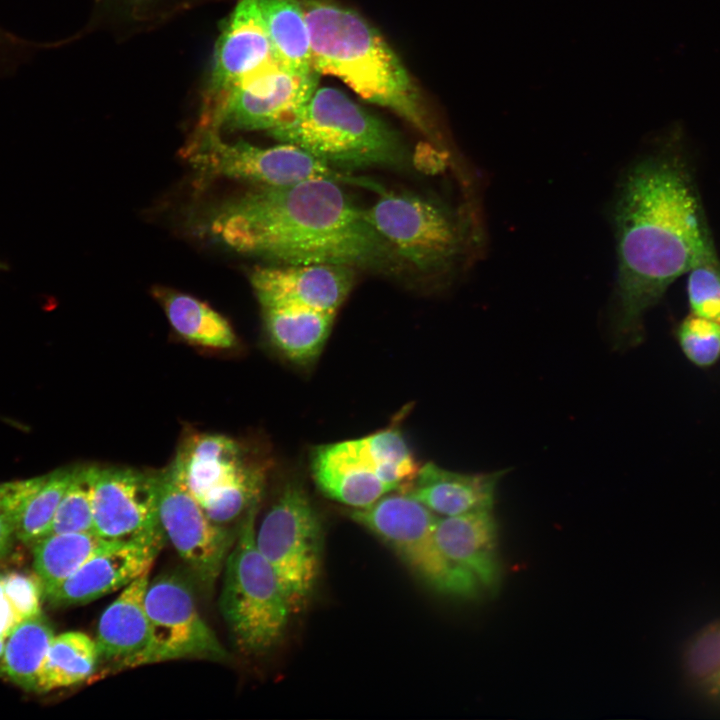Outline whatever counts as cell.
<instances>
[{"label": "cell", "instance_id": "f1b7e54d", "mask_svg": "<svg viewBox=\"0 0 720 720\" xmlns=\"http://www.w3.org/2000/svg\"><path fill=\"white\" fill-rule=\"evenodd\" d=\"M354 440L384 481L397 489L414 480L419 467L400 430L391 427Z\"/></svg>", "mask_w": 720, "mask_h": 720}, {"label": "cell", "instance_id": "83f0119b", "mask_svg": "<svg viewBox=\"0 0 720 720\" xmlns=\"http://www.w3.org/2000/svg\"><path fill=\"white\" fill-rule=\"evenodd\" d=\"M682 671L691 688L720 707V618L690 637L682 653Z\"/></svg>", "mask_w": 720, "mask_h": 720}, {"label": "cell", "instance_id": "52a82bcc", "mask_svg": "<svg viewBox=\"0 0 720 720\" xmlns=\"http://www.w3.org/2000/svg\"><path fill=\"white\" fill-rule=\"evenodd\" d=\"M349 516L389 546L432 589L458 597L481 591L442 552L435 533L439 516L409 493H388L368 507L351 509Z\"/></svg>", "mask_w": 720, "mask_h": 720}, {"label": "cell", "instance_id": "d6986e66", "mask_svg": "<svg viewBox=\"0 0 720 720\" xmlns=\"http://www.w3.org/2000/svg\"><path fill=\"white\" fill-rule=\"evenodd\" d=\"M435 533L447 559L475 580L481 590L494 592L498 588L501 568L492 511L440 516Z\"/></svg>", "mask_w": 720, "mask_h": 720}, {"label": "cell", "instance_id": "ac0fdd59", "mask_svg": "<svg viewBox=\"0 0 720 720\" xmlns=\"http://www.w3.org/2000/svg\"><path fill=\"white\" fill-rule=\"evenodd\" d=\"M311 472L324 496L351 509L368 507L396 490L373 469L354 439L314 449Z\"/></svg>", "mask_w": 720, "mask_h": 720}, {"label": "cell", "instance_id": "7c38bea8", "mask_svg": "<svg viewBox=\"0 0 720 720\" xmlns=\"http://www.w3.org/2000/svg\"><path fill=\"white\" fill-rule=\"evenodd\" d=\"M145 609L149 643L141 665L226 657L225 649L197 609L190 584L180 574L166 573L149 581Z\"/></svg>", "mask_w": 720, "mask_h": 720}, {"label": "cell", "instance_id": "4dcf8cb0", "mask_svg": "<svg viewBox=\"0 0 720 720\" xmlns=\"http://www.w3.org/2000/svg\"><path fill=\"white\" fill-rule=\"evenodd\" d=\"M73 532H94L88 466L75 467L73 478L56 513L49 527L39 539Z\"/></svg>", "mask_w": 720, "mask_h": 720}, {"label": "cell", "instance_id": "8992f818", "mask_svg": "<svg viewBox=\"0 0 720 720\" xmlns=\"http://www.w3.org/2000/svg\"><path fill=\"white\" fill-rule=\"evenodd\" d=\"M366 216L402 264L439 274L451 270L481 230L472 215L409 192L382 191Z\"/></svg>", "mask_w": 720, "mask_h": 720}, {"label": "cell", "instance_id": "e0dca14e", "mask_svg": "<svg viewBox=\"0 0 720 720\" xmlns=\"http://www.w3.org/2000/svg\"><path fill=\"white\" fill-rule=\"evenodd\" d=\"M163 545L116 542L92 556L44 598L53 606L82 605L125 588L149 573Z\"/></svg>", "mask_w": 720, "mask_h": 720}, {"label": "cell", "instance_id": "277c9868", "mask_svg": "<svg viewBox=\"0 0 720 720\" xmlns=\"http://www.w3.org/2000/svg\"><path fill=\"white\" fill-rule=\"evenodd\" d=\"M269 134L336 169L402 168L409 160L389 125L330 86H317L299 113Z\"/></svg>", "mask_w": 720, "mask_h": 720}, {"label": "cell", "instance_id": "60d3db41", "mask_svg": "<svg viewBox=\"0 0 720 720\" xmlns=\"http://www.w3.org/2000/svg\"><path fill=\"white\" fill-rule=\"evenodd\" d=\"M2 267V264L0 263V268Z\"/></svg>", "mask_w": 720, "mask_h": 720}, {"label": "cell", "instance_id": "e575fe53", "mask_svg": "<svg viewBox=\"0 0 720 720\" xmlns=\"http://www.w3.org/2000/svg\"><path fill=\"white\" fill-rule=\"evenodd\" d=\"M16 522L0 510V557L6 555L16 538Z\"/></svg>", "mask_w": 720, "mask_h": 720}, {"label": "cell", "instance_id": "1f68e13d", "mask_svg": "<svg viewBox=\"0 0 720 720\" xmlns=\"http://www.w3.org/2000/svg\"><path fill=\"white\" fill-rule=\"evenodd\" d=\"M688 296L693 314L720 322V266L715 253L690 269Z\"/></svg>", "mask_w": 720, "mask_h": 720}, {"label": "cell", "instance_id": "603a6c76", "mask_svg": "<svg viewBox=\"0 0 720 720\" xmlns=\"http://www.w3.org/2000/svg\"><path fill=\"white\" fill-rule=\"evenodd\" d=\"M175 332L191 344L211 349H231L236 335L229 322L193 296L159 287L153 290Z\"/></svg>", "mask_w": 720, "mask_h": 720}, {"label": "cell", "instance_id": "4fadbf2b", "mask_svg": "<svg viewBox=\"0 0 720 720\" xmlns=\"http://www.w3.org/2000/svg\"><path fill=\"white\" fill-rule=\"evenodd\" d=\"M94 532L115 542L163 545L158 474L127 467L88 466Z\"/></svg>", "mask_w": 720, "mask_h": 720}, {"label": "cell", "instance_id": "ba28073f", "mask_svg": "<svg viewBox=\"0 0 720 720\" xmlns=\"http://www.w3.org/2000/svg\"><path fill=\"white\" fill-rule=\"evenodd\" d=\"M168 469L217 524L233 522L259 503L263 473L225 435H193Z\"/></svg>", "mask_w": 720, "mask_h": 720}, {"label": "cell", "instance_id": "f546056e", "mask_svg": "<svg viewBox=\"0 0 720 720\" xmlns=\"http://www.w3.org/2000/svg\"><path fill=\"white\" fill-rule=\"evenodd\" d=\"M75 467L45 475L39 489L27 504L16 528V538L25 544L36 542L49 527L73 478Z\"/></svg>", "mask_w": 720, "mask_h": 720}, {"label": "cell", "instance_id": "74e56055", "mask_svg": "<svg viewBox=\"0 0 720 720\" xmlns=\"http://www.w3.org/2000/svg\"><path fill=\"white\" fill-rule=\"evenodd\" d=\"M5 597L4 595V589L2 584V577L0 576V600H2Z\"/></svg>", "mask_w": 720, "mask_h": 720}, {"label": "cell", "instance_id": "6da1fadb", "mask_svg": "<svg viewBox=\"0 0 720 720\" xmlns=\"http://www.w3.org/2000/svg\"><path fill=\"white\" fill-rule=\"evenodd\" d=\"M617 272L609 317L615 350L640 341L641 319L681 275L714 253L685 167L665 155L632 163L611 207Z\"/></svg>", "mask_w": 720, "mask_h": 720}, {"label": "cell", "instance_id": "ffe728a7", "mask_svg": "<svg viewBox=\"0 0 720 720\" xmlns=\"http://www.w3.org/2000/svg\"><path fill=\"white\" fill-rule=\"evenodd\" d=\"M505 474L506 470L460 473L430 462L419 468L408 493L442 517L492 511L497 485Z\"/></svg>", "mask_w": 720, "mask_h": 720}, {"label": "cell", "instance_id": "ab89813d", "mask_svg": "<svg viewBox=\"0 0 720 720\" xmlns=\"http://www.w3.org/2000/svg\"><path fill=\"white\" fill-rule=\"evenodd\" d=\"M126 1H130V2H140V1H142V0H126Z\"/></svg>", "mask_w": 720, "mask_h": 720}, {"label": "cell", "instance_id": "30bf717a", "mask_svg": "<svg viewBox=\"0 0 720 720\" xmlns=\"http://www.w3.org/2000/svg\"><path fill=\"white\" fill-rule=\"evenodd\" d=\"M195 168L214 175L245 180L262 186H286L325 179L382 192L374 181L351 176L326 164L303 148L283 143L259 147L244 141L226 142L217 131L199 129L184 150Z\"/></svg>", "mask_w": 720, "mask_h": 720}, {"label": "cell", "instance_id": "8d00e7d4", "mask_svg": "<svg viewBox=\"0 0 720 720\" xmlns=\"http://www.w3.org/2000/svg\"><path fill=\"white\" fill-rule=\"evenodd\" d=\"M5 647V640L0 639V673H2V660Z\"/></svg>", "mask_w": 720, "mask_h": 720}, {"label": "cell", "instance_id": "5bb4252c", "mask_svg": "<svg viewBox=\"0 0 720 720\" xmlns=\"http://www.w3.org/2000/svg\"><path fill=\"white\" fill-rule=\"evenodd\" d=\"M158 517L167 540L204 587L223 572L236 534L213 522L170 470L158 474Z\"/></svg>", "mask_w": 720, "mask_h": 720}, {"label": "cell", "instance_id": "d590c367", "mask_svg": "<svg viewBox=\"0 0 720 720\" xmlns=\"http://www.w3.org/2000/svg\"><path fill=\"white\" fill-rule=\"evenodd\" d=\"M19 622L12 606L4 597L0 600V639L5 640Z\"/></svg>", "mask_w": 720, "mask_h": 720}, {"label": "cell", "instance_id": "4316f807", "mask_svg": "<svg viewBox=\"0 0 720 720\" xmlns=\"http://www.w3.org/2000/svg\"><path fill=\"white\" fill-rule=\"evenodd\" d=\"M54 638L40 613L21 620L5 639L2 673L18 686L37 691L39 673Z\"/></svg>", "mask_w": 720, "mask_h": 720}, {"label": "cell", "instance_id": "484cf974", "mask_svg": "<svg viewBox=\"0 0 720 720\" xmlns=\"http://www.w3.org/2000/svg\"><path fill=\"white\" fill-rule=\"evenodd\" d=\"M98 659L96 642L87 634L68 631L54 636L39 673L37 691L47 692L86 680Z\"/></svg>", "mask_w": 720, "mask_h": 720}, {"label": "cell", "instance_id": "d6a6232c", "mask_svg": "<svg viewBox=\"0 0 720 720\" xmlns=\"http://www.w3.org/2000/svg\"><path fill=\"white\" fill-rule=\"evenodd\" d=\"M679 340L685 355L693 363L711 365L720 356V322L692 313L680 327Z\"/></svg>", "mask_w": 720, "mask_h": 720}, {"label": "cell", "instance_id": "cb8c5ba5", "mask_svg": "<svg viewBox=\"0 0 720 720\" xmlns=\"http://www.w3.org/2000/svg\"><path fill=\"white\" fill-rule=\"evenodd\" d=\"M114 543L95 532L56 534L34 542L33 567L42 583L44 597L92 556Z\"/></svg>", "mask_w": 720, "mask_h": 720}, {"label": "cell", "instance_id": "7402d4cb", "mask_svg": "<svg viewBox=\"0 0 720 720\" xmlns=\"http://www.w3.org/2000/svg\"><path fill=\"white\" fill-rule=\"evenodd\" d=\"M267 334L289 361L310 365L320 355L336 313L291 305L262 307Z\"/></svg>", "mask_w": 720, "mask_h": 720}, {"label": "cell", "instance_id": "9c48e42d", "mask_svg": "<svg viewBox=\"0 0 720 720\" xmlns=\"http://www.w3.org/2000/svg\"><path fill=\"white\" fill-rule=\"evenodd\" d=\"M255 541L292 613L299 612L316 586L322 553L321 521L300 483L284 485L256 530Z\"/></svg>", "mask_w": 720, "mask_h": 720}, {"label": "cell", "instance_id": "836d02e7", "mask_svg": "<svg viewBox=\"0 0 720 720\" xmlns=\"http://www.w3.org/2000/svg\"><path fill=\"white\" fill-rule=\"evenodd\" d=\"M1 577L4 595L20 621L41 613L44 590L36 574L13 571Z\"/></svg>", "mask_w": 720, "mask_h": 720}, {"label": "cell", "instance_id": "f35d334b", "mask_svg": "<svg viewBox=\"0 0 720 720\" xmlns=\"http://www.w3.org/2000/svg\"><path fill=\"white\" fill-rule=\"evenodd\" d=\"M2 487H3V483H0V498H1V494H2Z\"/></svg>", "mask_w": 720, "mask_h": 720}, {"label": "cell", "instance_id": "7a4b0ae2", "mask_svg": "<svg viewBox=\"0 0 720 720\" xmlns=\"http://www.w3.org/2000/svg\"><path fill=\"white\" fill-rule=\"evenodd\" d=\"M209 232L239 253L281 265L335 264L383 272L403 265L365 209L332 180L262 186L219 207Z\"/></svg>", "mask_w": 720, "mask_h": 720}, {"label": "cell", "instance_id": "44dd1931", "mask_svg": "<svg viewBox=\"0 0 720 720\" xmlns=\"http://www.w3.org/2000/svg\"><path fill=\"white\" fill-rule=\"evenodd\" d=\"M149 573L143 574L125 588L103 611L97 627L96 645L99 658L137 667L149 643V626L145 594Z\"/></svg>", "mask_w": 720, "mask_h": 720}, {"label": "cell", "instance_id": "3957f363", "mask_svg": "<svg viewBox=\"0 0 720 720\" xmlns=\"http://www.w3.org/2000/svg\"><path fill=\"white\" fill-rule=\"evenodd\" d=\"M312 68L340 79L364 100L388 108L436 140L419 92L380 33L355 11L328 0H301Z\"/></svg>", "mask_w": 720, "mask_h": 720}, {"label": "cell", "instance_id": "2e32d148", "mask_svg": "<svg viewBox=\"0 0 720 720\" xmlns=\"http://www.w3.org/2000/svg\"><path fill=\"white\" fill-rule=\"evenodd\" d=\"M276 62L280 61L257 0H239L216 44L207 107L244 79Z\"/></svg>", "mask_w": 720, "mask_h": 720}, {"label": "cell", "instance_id": "9a60e30c", "mask_svg": "<svg viewBox=\"0 0 720 720\" xmlns=\"http://www.w3.org/2000/svg\"><path fill=\"white\" fill-rule=\"evenodd\" d=\"M355 278V269L335 264L258 267L251 284L261 307L291 305L336 313Z\"/></svg>", "mask_w": 720, "mask_h": 720}, {"label": "cell", "instance_id": "8fae6325", "mask_svg": "<svg viewBox=\"0 0 720 720\" xmlns=\"http://www.w3.org/2000/svg\"><path fill=\"white\" fill-rule=\"evenodd\" d=\"M319 74L276 62L235 85L204 112L200 129L271 132L289 123L318 86Z\"/></svg>", "mask_w": 720, "mask_h": 720}, {"label": "cell", "instance_id": "5b68a950", "mask_svg": "<svg viewBox=\"0 0 720 720\" xmlns=\"http://www.w3.org/2000/svg\"><path fill=\"white\" fill-rule=\"evenodd\" d=\"M258 506L241 518L223 568L220 611L237 648L264 653L279 643L292 613L270 564L255 541Z\"/></svg>", "mask_w": 720, "mask_h": 720}, {"label": "cell", "instance_id": "d4e9b609", "mask_svg": "<svg viewBox=\"0 0 720 720\" xmlns=\"http://www.w3.org/2000/svg\"><path fill=\"white\" fill-rule=\"evenodd\" d=\"M278 60L297 71H312L310 34L301 0H257Z\"/></svg>", "mask_w": 720, "mask_h": 720}]
</instances>
